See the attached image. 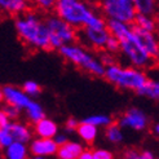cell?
Listing matches in <instances>:
<instances>
[{
  "label": "cell",
  "mask_w": 159,
  "mask_h": 159,
  "mask_svg": "<svg viewBox=\"0 0 159 159\" xmlns=\"http://www.w3.org/2000/svg\"><path fill=\"white\" fill-rule=\"evenodd\" d=\"M30 9L27 0H0V13L17 17Z\"/></svg>",
  "instance_id": "4fadbf2b"
},
{
  "label": "cell",
  "mask_w": 159,
  "mask_h": 159,
  "mask_svg": "<svg viewBox=\"0 0 159 159\" xmlns=\"http://www.w3.org/2000/svg\"><path fill=\"white\" fill-rule=\"evenodd\" d=\"M34 159H45L44 157H34Z\"/></svg>",
  "instance_id": "60d3db41"
},
{
  "label": "cell",
  "mask_w": 159,
  "mask_h": 159,
  "mask_svg": "<svg viewBox=\"0 0 159 159\" xmlns=\"http://www.w3.org/2000/svg\"><path fill=\"white\" fill-rule=\"evenodd\" d=\"M58 145L54 142L53 139H42L38 137L36 140L31 141L30 145V152L33 153L35 157H49L54 155L57 153Z\"/></svg>",
  "instance_id": "7c38bea8"
},
{
  "label": "cell",
  "mask_w": 159,
  "mask_h": 159,
  "mask_svg": "<svg viewBox=\"0 0 159 159\" xmlns=\"http://www.w3.org/2000/svg\"><path fill=\"white\" fill-rule=\"evenodd\" d=\"M4 101V98H3V91H2V88H0V102H3Z\"/></svg>",
  "instance_id": "ab89813d"
},
{
  "label": "cell",
  "mask_w": 159,
  "mask_h": 159,
  "mask_svg": "<svg viewBox=\"0 0 159 159\" xmlns=\"http://www.w3.org/2000/svg\"><path fill=\"white\" fill-rule=\"evenodd\" d=\"M141 157H142V159H154V155H153V153H150V152H144V153H141Z\"/></svg>",
  "instance_id": "8d00e7d4"
},
{
  "label": "cell",
  "mask_w": 159,
  "mask_h": 159,
  "mask_svg": "<svg viewBox=\"0 0 159 159\" xmlns=\"http://www.w3.org/2000/svg\"><path fill=\"white\" fill-rule=\"evenodd\" d=\"M136 93L139 96H144L148 98L159 101V80L148 79V82L144 84V87L141 89H139Z\"/></svg>",
  "instance_id": "ffe728a7"
},
{
  "label": "cell",
  "mask_w": 159,
  "mask_h": 159,
  "mask_svg": "<svg viewBox=\"0 0 159 159\" xmlns=\"http://www.w3.org/2000/svg\"><path fill=\"white\" fill-rule=\"evenodd\" d=\"M98 58H100V61L102 62V65H104L105 67L109 66V65H113V63L116 62V60H115V54H111V53L106 52L105 49L100 51V53H98Z\"/></svg>",
  "instance_id": "f1b7e54d"
},
{
  "label": "cell",
  "mask_w": 159,
  "mask_h": 159,
  "mask_svg": "<svg viewBox=\"0 0 159 159\" xmlns=\"http://www.w3.org/2000/svg\"><path fill=\"white\" fill-rule=\"evenodd\" d=\"M134 11L140 14H149V16H155L159 3L158 0H132Z\"/></svg>",
  "instance_id": "ac0fdd59"
},
{
  "label": "cell",
  "mask_w": 159,
  "mask_h": 159,
  "mask_svg": "<svg viewBox=\"0 0 159 159\" xmlns=\"http://www.w3.org/2000/svg\"><path fill=\"white\" fill-rule=\"evenodd\" d=\"M132 33L142 47V49L148 53V56L154 61L155 65L159 63V35L155 31H146L133 25Z\"/></svg>",
  "instance_id": "9c48e42d"
},
{
  "label": "cell",
  "mask_w": 159,
  "mask_h": 159,
  "mask_svg": "<svg viewBox=\"0 0 159 159\" xmlns=\"http://www.w3.org/2000/svg\"><path fill=\"white\" fill-rule=\"evenodd\" d=\"M124 158L125 159H142L141 154H139L137 152H134V150H128V152L124 154Z\"/></svg>",
  "instance_id": "e575fe53"
},
{
  "label": "cell",
  "mask_w": 159,
  "mask_h": 159,
  "mask_svg": "<svg viewBox=\"0 0 159 159\" xmlns=\"http://www.w3.org/2000/svg\"><path fill=\"white\" fill-rule=\"evenodd\" d=\"M2 110L8 115V118H9L11 120H12V119H17L20 116V113H21L20 109H17V107L13 106V105H9V104H5V106Z\"/></svg>",
  "instance_id": "f546056e"
},
{
  "label": "cell",
  "mask_w": 159,
  "mask_h": 159,
  "mask_svg": "<svg viewBox=\"0 0 159 159\" xmlns=\"http://www.w3.org/2000/svg\"><path fill=\"white\" fill-rule=\"evenodd\" d=\"M131 25L136 26L139 29L146 30V31H155L157 33V18L155 16H149V14H140L136 13L134 20Z\"/></svg>",
  "instance_id": "e0dca14e"
},
{
  "label": "cell",
  "mask_w": 159,
  "mask_h": 159,
  "mask_svg": "<svg viewBox=\"0 0 159 159\" xmlns=\"http://www.w3.org/2000/svg\"><path fill=\"white\" fill-rule=\"evenodd\" d=\"M30 7H34L36 11L43 13H49L53 11L56 0H27Z\"/></svg>",
  "instance_id": "d4e9b609"
},
{
  "label": "cell",
  "mask_w": 159,
  "mask_h": 159,
  "mask_svg": "<svg viewBox=\"0 0 159 159\" xmlns=\"http://www.w3.org/2000/svg\"><path fill=\"white\" fill-rule=\"evenodd\" d=\"M26 111V115H27V118L30 119L33 123H36V122H39L40 119H43L44 116H45V114H44V109H43V106L39 104V102H36L35 100H33L31 101V104L27 106V109L25 110Z\"/></svg>",
  "instance_id": "7402d4cb"
},
{
  "label": "cell",
  "mask_w": 159,
  "mask_h": 159,
  "mask_svg": "<svg viewBox=\"0 0 159 159\" xmlns=\"http://www.w3.org/2000/svg\"><path fill=\"white\" fill-rule=\"evenodd\" d=\"M84 123H88V124H92L94 127H107L109 124L113 123V119H111L109 115H104V114H97V115H91L88 118H85Z\"/></svg>",
  "instance_id": "cb8c5ba5"
},
{
  "label": "cell",
  "mask_w": 159,
  "mask_h": 159,
  "mask_svg": "<svg viewBox=\"0 0 159 159\" xmlns=\"http://www.w3.org/2000/svg\"><path fill=\"white\" fill-rule=\"evenodd\" d=\"M2 91L5 104L13 105L20 110H26L27 106L31 104V101H33V98L16 85H5L2 88Z\"/></svg>",
  "instance_id": "8fae6325"
},
{
  "label": "cell",
  "mask_w": 159,
  "mask_h": 159,
  "mask_svg": "<svg viewBox=\"0 0 159 159\" xmlns=\"http://www.w3.org/2000/svg\"><path fill=\"white\" fill-rule=\"evenodd\" d=\"M13 142V137L9 132V125L0 128V148L5 149Z\"/></svg>",
  "instance_id": "4316f807"
},
{
  "label": "cell",
  "mask_w": 159,
  "mask_h": 159,
  "mask_svg": "<svg viewBox=\"0 0 159 159\" xmlns=\"http://www.w3.org/2000/svg\"><path fill=\"white\" fill-rule=\"evenodd\" d=\"M9 132L13 137V141L27 144L31 140V131L30 128L21 122H11L9 124Z\"/></svg>",
  "instance_id": "2e32d148"
},
{
  "label": "cell",
  "mask_w": 159,
  "mask_h": 159,
  "mask_svg": "<svg viewBox=\"0 0 159 159\" xmlns=\"http://www.w3.org/2000/svg\"><path fill=\"white\" fill-rule=\"evenodd\" d=\"M83 150V146L79 142L66 141L65 144L58 146L56 154H57L58 159H78V157L80 155Z\"/></svg>",
  "instance_id": "9a60e30c"
},
{
  "label": "cell",
  "mask_w": 159,
  "mask_h": 159,
  "mask_svg": "<svg viewBox=\"0 0 159 159\" xmlns=\"http://www.w3.org/2000/svg\"><path fill=\"white\" fill-rule=\"evenodd\" d=\"M5 159H27V146L22 142L13 141L5 148Z\"/></svg>",
  "instance_id": "d6986e66"
},
{
  "label": "cell",
  "mask_w": 159,
  "mask_h": 159,
  "mask_svg": "<svg viewBox=\"0 0 159 159\" xmlns=\"http://www.w3.org/2000/svg\"><path fill=\"white\" fill-rule=\"evenodd\" d=\"M79 125V122L74 118H69L66 120V129L67 131H75Z\"/></svg>",
  "instance_id": "d6a6232c"
},
{
  "label": "cell",
  "mask_w": 159,
  "mask_h": 159,
  "mask_svg": "<svg viewBox=\"0 0 159 159\" xmlns=\"http://www.w3.org/2000/svg\"><path fill=\"white\" fill-rule=\"evenodd\" d=\"M35 127V133L38 134V137H42V139H53L56 134L58 133V125L56 122H53L52 119L48 118H43L40 119L39 122L34 123Z\"/></svg>",
  "instance_id": "5bb4252c"
},
{
  "label": "cell",
  "mask_w": 159,
  "mask_h": 159,
  "mask_svg": "<svg viewBox=\"0 0 159 159\" xmlns=\"http://www.w3.org/2000/svg\"><path fill=\"white\" fill-rule=\"evenodd\" d=\"M53 12L76 30L84 27L96 13L87 0H56Z\"/></svg>",
  "instance_id": "277c9868"
},
{
  "label": "cell",
  "mask_w": 159,
  "mask_h": 159,
  "mask_svg": "<svg viewBox=\"0 0 159 159\" xmlns=\"http://www.w3.org/2000/svg\"><path fill=\"white\" fill-rule=\"evenodd\" d=\"M76 131H78V134L80 136V139L85 142H88V144L93 142L97 137V127L88 124V123H84V122L79 123Z\"/></svg>",
  "instance_id": "44dd1931"
},
{
  "label": "cell",
  "mask_w": 159,
  "mask_h": 159,
  "mask_svg": "<svg viewBox=\"0 0 159 159\" xmlns=\"http://www.w3.org/2000/svg\"><path fill=\"white\" fill-rule=\"evenodd\" d=\"M104 78L119 89L134 92L141 89L148 82V75L144 70L134 66H122L116 62L105 67Z\"/></svg>",
  "instance_id": "3957f363"
},
{
  "label": "cell",
  "mask_w": 159,
  "mask_h": 159,
  "mask_svg": "<svg viewBox=\"0 0 159 159\" xmlns=\"http://www.w3.org/2000/svg\"><path fill=\"white\" fill-rule=\"evenodd\" d=\"M149 118L148 115L137 107H131L119 119V125L124 128H131L133 131H142L148 127Z\"/></svg>",
  "instance_id": "30bf717a"
},
{
  "label": "cell",
  "mask_w": 159,
  "mask_h": 159,
  "mask_svg": "<svg viewBox=\"0 0 159 159\" xmlns=\"http://www.w3.org/2000/svg\"><path fill=\"white\" fill-rule=\"evenodd\" d=\"M44 22L47 29H48L51 49L58 51L62 45L78 42V30L61 20L54 13L47 16L44 18Z\"/></svg>",
  "instance_id": "5b68a950"
},
{
  "label": "cell",
  "mask_w": 159,
  "mask_h": 159,
  "mask_svg": "<svg viewBox=\"0 0 159 159\" xmlns=\"http://www.w3.org/2000/svg\"><path fill=\"white\" fill-rule=\"evenodd\" d=\"M118 40H119V45H120V51L119 52L123 53V56L131 63V66L145 70V69L153 67L155 65L154 61L149 57L148 53L144 49H142V47L137 42V39L134 38V35L132 33V29L127 34H124L123 36L119 38Z\"/></svg>",
  "instance_id": "8992f818"
},
{
  "label": "cell",
  "mask_w": 159,
  "mask_h": 159,
  "mask_svg": "<svg viewBox=\"0 0 159 159\" xmlns=\"http://www.w3.org/2000/svg\"><path fill=\"white\" fill-rule=\"evenodd\" d=\"M14 29L20 40L31 51H51L49 34L44 18L39 12L29 9L14 21Z\"/></svg>",
  "instance_id": "6da1fadb"
},
{
  "label": "cell",
  "mask_w": 159,
  "mask_h": 159,
  "mask_svg": "<svg viewBox=\"0 0 159 159\" xmlns=\"http://www.w3.org/2000/svg\"><path fill=\"white\" fill-rule=\"evenodd\" d=\"M155 16H157V17H159V7H158V11H157V14Z\"/></svg>",
  "instance_id": "b9f144b4"
},
{
  "label": "cell",
  "mask_w": 159,
  "mask_h": 159,
  "mask_svg": "<svg viewBox=\"0 0 159 159\" xmlns=\"http://www.w3.org/2000/svg\"><path fill=\"white\" fill-rule=\"evenodd\" d=\"M23 92H25L27 96H30L31 98L33 97H36L40 94L42 92V87L39 85V83H36L35 80H26L25 83H23L22 88H21Z\"/></svg>",
  "instance_id": "484cf974"
},
{
  "label": "cell",
  "mask_w": 159,
  "mask_h": 159,
  "mask_svg": "<svg viewBox=\"0 0 159 159\" xmlns=\"http://www.w3.org/2000/svg\"><path fill=\"white\" fill-rule=\"evenodd\" d=\"M106 52L111 53V54H116L119 51H120V45H119V40L116 38H114L113 35H110L107 42L105 44V48H104Z\"/></svg>",
  "instance_id": "83f0119b"
},
{
  "label": "cell",
  "mask_w": 159,
  "mask_h": 159,
  "mask_svg": "<svg viewBox=\"0 0 159 159\" xmlns=\"http://www.w3.org/2000/svg\"><path fill=\"white\" fill-rule=\"evenodd\" d=\"M93 154V159H113V154L105 149H98L92 152Z\"/></svg>",
  "instance_id": "4dcf8cb0"
},
{
  "label": "cell",
  "mask_w": 159,
  "mask_h": 159,
  "mask_svg": "<svg viewBox=\"0 0 159 159\" xmlns=\"http://www.w3.org/2000/svg\"><path fill=\"white\" fill-rule=\"evenodd\" d=\"M98 7L106 20L132 23L136 16L132 0H98Z\"/></svg>",
  "instance_id": "52a82bcc"
},
{
  "label": "cell",
  "mask_w": 159,
  "mask_h": 159,
  "mask_svg": "<svg viewBox=\"0 0 159 159\" xmlns=\"http://www.w3.org/2000/svg\"><path fill=\"white\" fill-rule=\"evenodd\" d=\"M78 159H93V154L91 150H83L80 155L78 157Z\"/></svg>",
  "instance_id": "d590c367"
},
{
  "label": "cell",
  "mask_w": 159,
  "mask_h": 159,
  "mask_svg": "<svg viewBox=\"0 0 159 159\" xmlns=\"http://www.w3.org/2000/svg\"><path fill=\"white\" fill-rule=\"evenodd\" d=\"M106 137L110 142L113 144H118V142L123 141V132L122 127L118 123H111L106 127Z\"/></svg>",
  "instance_id": "603a6c76"
},
{
  "label": "cell",
  "mask_w": 159,
  "mask_h": 159,
  "mask_svg": "<svg viewBox=\"0 0 159 159\" xmlns=\"http://www.w3.org/2000/svg\"><path fill=\"white\" fill-rule=\"evenodd\" d=\"M154 132L158 134V136H159V123L158 124H155V127H154Z\"/></svg>",
  "instance_id": "74e56055"
},
{
  "label": "cell",
  "mask_w": 159,
  "mask_h": 159,
  "mask_svg": "<svg viewBox=\"0 0 159 159\" xmlns=\"http://www.w3.org/2000/svg\"><path fill=\"white\" fill-rule=\"evenodd\" d=\"M11 119L8 118V115L4 113V111L0 109V128H3V127H8L11 124Z\"/></svg>",
  "instance_id": "1f68e13d"
},
{
  "label": "cell",
  "mask_w": 159,
  "mask_h": 159,
  "mask_svg": "<svg viewBox=\"0 0 159 159\" xmlns=\"http://www.w3.org/2000/svg\"><path fill=\"white\" fill-rule=\"evenodd\" d=\"M53 140H54L56 144H57V145L60 146V145L65 144V142L67 141V137L65 136V134H62V133H57V134H56V136L53 137Z\"/></svg>",
  "instance_id": "836d02e7"
},
{
  "label": "cell",
  "mask_w": 159,
  "mask_h": 159,
  "mask_svg": "<svg viewBox=\"0 0 159 159\" xmlns=\"http://www.w3.org/2000/svg\"><path fill=\"white\" fill-rule=\"evenodd\" d=\"M157 18V34L159 35V17H155Z\"/></svg>",
  "instance_id": "f35d334b"
},
{
  "label": "cell",
  "mask_w": 159,
  "mask_h": 159,
  "mask_svg": "<svg viewBox=\"0 0 159 159\" xmlns=\"http://www.w3.org/2000/svg\"><path fill=\"white\" fill-rule=\"evenodd\" d=\"M110 36L107 27H82L78 31V40H80L84 47H89L94 51H102L105 48V44Z\"/></svg>",
  "instance_id": "ba28073f"
},
{
  "label": "cell",
  "mask_w": 159,
  "mask_h": 159,
  "mask_svg": "<svg viewBox=\"0 0 159 159\" xmlns=\"http://www.w3.org/2000/svg\"><path fill=\"white\" fill-rule=\"evenodd\" d=\"M58 53L65 61L82 70L83 73L104 78L105 66L102 65L98 56H94L87 47L78 43L65 44L58 49Z\"/></svg>",
  "instance_id": "7a4b0ae2"
}]
</instances>
